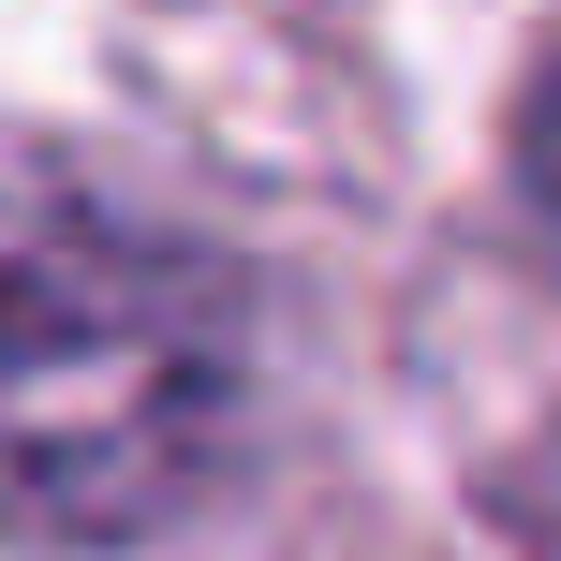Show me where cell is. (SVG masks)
Returning a JSON list of instances; mask_svg holds the SVG:
<instances>
[{"label": "cell", "instance_id": "obj_1", "mask_svg": "<svg viewBox=\"0 0 561 561\" xmlns=\"http://www.w3.org/2000/svg\"><path fill=\"white\" fill-rule=\"evenodd\" d=\"M252 444V280L104 178L0 163V547H148Z\"/></svg>", "mask_w": 561, "mask_h": 561}, {"label": "cell", "instance_id": "obj_2", "mask_svg": "<svg viewBox=\"0 0 561 561\" xmlns=\"http://www.w3.org/2000/svg\"><path fill=\"white\" fill-rule=\"evenodd\" d=\"M503 533H517V561H561V414H547V444L503 473Z\"/></svg>", "mask_w": 561, "mask_h": 561}, {"label": "cell", "instance_id": "obj_3", "mask_svg": "<svg viewBox=\"0 0 561 561\" xmlns=\"http://www.w3.org/2000/svg\"><path fill=\"white\" fill-rule=\"evenodd\" d=\"M517 178H533V207H547V237H561V59H547L533 118H517Z\"/></svg>", "mask_w": 561, "mask_h": 561}]
</instances>
